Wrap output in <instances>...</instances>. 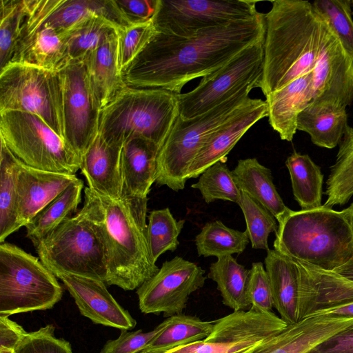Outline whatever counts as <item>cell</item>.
I'll return each mask as SVG.
<instances>
[{
  "instance_id": "c3c4849f",
  "label": "cell",
  "mask_w": 353,
  "mask_h": 353,
  "mask_svg": "<svg viewBox=\"0 0 353 353\" xmlns=\"http://www.w3.org/2000/svg\"><path fill=\"white\" fill-rule=\"evenodd\" d=\"M114 2L128 26L152 21L158 4V0H114Z\"/></svg>"
},
{
  "instance_id": "7bdbcfd3",
  "label": "cell",
  "mask_w": 353,
  "mask_h": 353,
  "mask_svg": "<svg viewBox=\"0 0 353 353\" xmlns=\"http://www.w3.org/2000/svg\"><path fill=\"white\" fill-rule=\"evenodd\" d=\"M112 29L117 28L104 17L95 16L88 20L71 33L68 40L70 61L84 62L103 37Z\"/></svg>"
},
{
  "instance_id": "4fadbf2b",
  "label": "cell",
  "mask_w": 353,
  "mask_h": 353,
  "mask_svg": "<svg viewBox=\"0 0 353 353\" xmlns=\"http://www.w3.org/2000/svg\"><path fill=\"white\" fill-rule=\"evenodd\" d=\"M62 87L63 140L79 157L99 134L101 107L83 62L59 70Z\"/></svg>"
},
{
  "instance_id": "d6986e66",
  "label": "cell",
  "mask_w": 353,
  "mask_h": 353,
  "mask_svg": "<svg viewBox=\"0 0 353 353\" xmlns=\"http://www.w3.org/2000/svg\"><path fill=\"white\" fill-rule=\"evenodd\" d=\"M73 297L81 314L95 324L131 330L137 322L108 292L105 282L89 277L61 274L57 276Z\"/></svg>"
},
{
  "instance_id": "ee69618b",
  "label": "cell",
  "mask_w": 353,
  "mask_h": 353,
  "mask_svg": "<svg viewBox=\"0 0 353 353\" xmlns=\"http://www.w3.org/2000/svg\"><path fill=\"white\" fill-rule=\"evenodd\" d=\"M118 65L121 73L137 58L151 40L156 30L152 21L117 29Z\"/></svg>"
},
{
  "instance_id": "bcb514c9",
  "label": "cell",
  "mask_w": 353,
  "mask_h": 353,
  "mask_svg": "<svg viewBox=\"0 0 353 353\" xmlns=\"http://www.w3.org/2000/svg\"><path fill=\"white\" fill-rule=\"evenodd\" d=\"M247 294L250 307L272 312L274 307L270 279L262 262H254L249 270Z\"/></svg>"
},
{
  "instance_id": "836d02e7",
  "label": "cell",
  "mask_w": 353,
  "mask_h": 353,
  "mask_svg": "<svg viewBox=\"0 0 353 353\" xmlns=\"http://www.w3.org/2000/svg\"><path fill=\"white\" fill-rule=\"evenodd\" d=\"M248 274L249 270L230 255L219 257L211 263L208 277L216 283L223 305L235 312L250 306L247 294Z\"/></svg>"
},
{
  "instance_id": "1f68e13d",
  "label": "cell",
  "mask_w": 353,
  "mask_h": 353,
  "mask_svg": "<svg viewBox=\"0 0 353 353\" xmlns=\"http://www.w3.org/2000/svg\"><path fill=\"white\" fill-rule=\"evenodd\" d=\"M163 327L139 353H163L174 347L206 339L212 332L214 321H203L195 316L176 314L168 317Z\"/></svg>"
},
{
  "instance_id": "8d00e7d4",
  "label": "cell",
  "mask_w": 353,
  "mask_h": 353,
  "mask_svg": "<svg viewBox=\"0 0 353 353\" xmlns=\"http://www.w3.org/2000/svg\"><path fill=\"white\" fill-rule=\"evenodd\" d=\"M249 241L246 231L234 230L221 221H214L203 225L195 238V245L199 256L219 258L241 254Z\"/></svg>"
},
{
  "instance_id": "30bf717a",
  "label": "cell",
  "mask_w": 353,
  "mask_h": 353,
  "mask_svg": "<svg viewBox=\"0 0 353 353\" xmlns=\"http://www.w3.org/2000/svg\"><path fill=\"white\" fill-rule=\"evenodd\" d=\"M39 117L63 139L62 87L59 71L10 62L0 70V112Z\"/></svg>"
},
{
  "instance_id": "e575fe53",
  "label": "cell",
  "mask_w": 353,
  "mask_h": 353,
  "mask_svg": "<svg viewBox=\"0 0 353 353\" xmlns=\"http://www.w3.org/2000/svg\"><path fill=\"white\" fill-rule=\"evenodd\" d=\"M325 207L347 203L353 196V128L347 125L326 181Z\"/></svg>"
},
{
  "instance_id": "52a82bcc",
  "label": "cell",
  "mask_w": 353,
  "mask_h": 353,
  "mask_svg": "<svg viewBox=\"0 0 353 353\" xmlns=\"http://www.w3.org/2000/svg\"><path fill=\"white\" fill-rule=\"evenodd\" d=\"M34 248L40 261L56 276L68 274L105 283V246L83 205Z\"/></svg>"
},
{
  "instance_id": "681fc988",
  "label": "cell",
  "mask_w": 353,
  "mask_h": 353,
  "mask_svg": "<svg viewBox=\"0 0 353 353\" xmlns=\"http://www.w3.org/2000/svg\"><path fill=\"white\" fill-rule=\"evenodd\" d=\"M314 349L320 353H353V325L334 334Z\"/></svg>"
},
{
  "instance_id": "603a6c76",
  "label": "cell",
  "mask_w": 353,
  "mask_h": 353,
  "mask_svg": "<svg viewBox=\"0 0 353 353\" xmlns=\"http://www.w3.org/2000/svg\"><path fill=\"white\" fill-rule=\"evenodd\" d=\"M70 34L61 33L45 25L23 23L10 62H21L59 71L70 62L68 40Z\"/></svg>"
},
{
  "instance_id": "277c9868",
  "label": "cell",
  "mask_w": 353,
  "mask_h": 353,
  "mask_svg": "<svg viewBox=\"0 0 353 353\" xmlns=\"http://www.w3.org/2000/svg\"><path fill=\"white\" fill-rule=\"evenodd\" d=\"M278 223L274 250L286 256L328 271L353 259V226L343 210H290Z\"/></svg>"
},
{
  "instance_id": "5bb4252c",
  "label": "cell",
  "mask_w": 353,
  "mask_h": 353,
  "mask_svg": "<svg viewBox=\"0 0 353 353\" xmlns=\"http://www.w3.org/2000/svg\"><path fill=\"white\" fill-rule=\"evenodd\" d=\"M288 324L272 312L250 307L214 321L204 340L163 353H245L283 330Z\"/></svg>"
},
{
  "instance_id": "f907efd6",
  "label": "cell",
  "mask_w": 353,
  "mask_h": 353,
  "mask_svg": "<svg viewBox=\"0 0 353 353\" xmlns=\"http://www.w3.org/2000/svg\"><path fill=\"white\" fill-rule=\"evenodd\" d=\"M27 333L23 327L8 316H0V349L14 350Z\"/></svg>"
},
{
  "instance_id": "9c48e42d",
  "label": "cell",
  "mask_w": 353,
  "mask_h": 353,
  "mask_svg": "<svg viewBox=\"0 0 353 353\" xmlns=\"http://www.w3.org/2000/svg\"><path fill=\"white\" fill-rule=\"evenodd\" d=\"M0 139L24 164L39 170L75 174L81 159L39 117L29 112H0Z\"/></svg>"
},
{
  "instance_id": "4316f807",
  "label": "cell",
  "mask_w": 353,
  "mask_h": 353,
  "mask_svg": "<svg viewBox=\"0 0 353 353\" xmlns=\"http://www.w3.org/2000/svg\"><path fill=\"white\" fill-rule=\"evenodd\" d=\"M101 108L127 85L118 65L117 29L106 33L83 62Z\"/></svg>"
},
{
  "instance_id": "ac0fdd59",
  "label": "cell",
  "mask_w": 353,
  "mask_h": 353,
  "mask_svg": "<svg viewBox=\"0 0 353 353\" xmlns=\"http://www.w3.org/2000/svg\"><path fill=\"white\" fill-rule=\"evenodd\" d=\"M294 261L299 273V321L353 302L352 281L334 271Z\"/></svg>"
},
{
  "instance_id": "f6af8a7d",
  "label": "cell",
  "mask_w": 353,
  "mask_h": 353,
  "mask_svg": "<svg viewBox=\"0 0 353 353\" xmlns=\"http://www.w3.org/2000/svg\"><path fill=\"white\" fill-rule=\"evenodd\" d=\"M54 327L47 325L28 332L14 349V353H72L70 343L54 335Z\"/></svg>"
},
{
  "instance_id": "8992f818",
  "label": "cell",
  "mask_w": 353,
  "mask_h": 353,
  "mask_svg": "<svg viewBox=\"0 0 353 353\" xmlns=\"http://www.w3.org/2000/svg\"><path fill=\"white\" fill-rule=\"evenodd\" d=\"M252 83L208 112L189 119L177 117L159 149L156 183L178 192L185 188L190 168L210 135L232 117L249 100Z\"/></svg>"
},
{
  "instance_id": "816d5d0a",
  "label": "cell",
  "mask_w": 353,
  "mask_h": 353,
  "mask_svg": "<svg viewBox=\"0 0 353 353\" xmlns=\"http://www.w3.org/2000/svg\"><path fill=\"white\" fill-rule=\"evenodd\" d=\"M317 315H331L334 316L353 318V302L327 310Z\"/></svg>"
},
{
  "instance_id": "b9f144b4",
  "label": "cell",
  "mask_w": 353,
  "mask_h": 353,
  "mask_svg": "<svg viewBox=\"0 0 353 353\" xmlns=\"http://www.w3.org/2000/svg\"><path fill=\"white\" fill-rule=\"evenodd\" d=\"M314 8L353 58V19L351 0H317Z\"/></svg>"
},
{
  "instance_id": "d6a6232c",
  "label": "cell",
  "mask_w": 353,
  "mask_h": 353,
  "mask_svg": "<svg viewBox=\"0 0 353 353\" xmlns=\"http://www.w3.org/2000/svg\"><path fill=\"white\" fill-rule=\"evenodd\" d=\"M294 197L301 210L317 209L323 205V174L307 154L294 151L285 161Z\"/></svg>"
},
{
  "instance_id": "e0dca14e",
  "label": "cell",
  "mask_w": 353,
  "mask_h": 353,
  "mask_svg": "<svg viewBox=\"0 0 353 353\" xmlns=\"http://www.w3.org/2000/svg\"><path fill=\"white\" fill-rule=\"evenodd\" d=\"M312 74L311 102L332 101L345 107L352 103L353 58L330 27Z\"/></svg>"
},
{
  "instance_id": "ba28073f",
  "label": "cell",
  "mask_w": 353,
  "mask_h": 353,
  "mask_svg": "<svg viewBox=\"0 0 353 353\" xmlns=\"http://www.w3.org/2000/svg\"><path fill=\"white\" fill-rule=\"evenodd\" d=\"M56 276L21 248L0 244V316L51 309L62 297Z\"/></svg>"
},
{
  "instance_id": "cb8c5ba5",
  "label": "cell",
  "mask_w": 353,
  "mask_h": 353,
  "mask_svg": "<svg viewBox=\"0 0 353 353\" xmlns=\"http://www.w3.org/2000/svg\"><path fill=\"white\" fill-rule=\"evenodd\" d=\"M122 146L106 143L98 134L81 158L80 170L95 193L119 199L123 194L120 169Z\"/></svg>"
},
{
  "instance_id": "11a10c76",
  "label": "cell",
  "mask_w": 353,
  "mask_h": 353,
  "mask_svg": "<svg viewBox=\"0 0 353 353\" xmlns=\"http://www.w3.org/2000/svg\"><path fill=\"white\" fill-rule=\"evenodd\" d=\"M0 353H14V350L0 349Z\"/></svg>"
},
{
  "instance_id": "4dcf8cb0",
  "label": "cell",
  "mask_w": 353,
  "mask_h": 353,
  "mask_svg": "<svg viewBox=\"0 0 353 353\" xmlns=\"http://www.w3.org/2000/svg\"><path fill=\"white\" fill-rule=\"evenodd\" d=\"M83 188V182L78 178L25 225L26 236L34 247L77 212Z\"/></svg>"
},
{
  "instance_id": "db71d44e",
  "label": "cell",
  "mask_w": 353,
  "mask_h": 353,
  "mask_svg": "<svg viewBox=\"0 0 353 353\" xmlns=\"http://www.w3.org/2000/svg\"><path fill=\"white\" fill-rule=\"evenodd\" d=\"M343 212L346 215L347 218L348 219L352 225L353 226V202L350 204L349 207L343 209Z\"/></svg>"
},
{
  "instance_id": "74e56055",
  "label": "cell",
  "mask_w": 353,
  "mask_h": 353,
  "mask_svg": "<svg viewBox=\"0 0 353 353\" xmlns=\"http://www.w3.org/2000/svg\"><path fill=\"white\" fill-rule=\"evenodd\" d=\"M184 223L183 219L176 221L168 208L150 212L147 226V240L154 263L162 254L176 250L179 245L178 237Z\"/></svg>"
},
{
  "instance_id": "484cf974",
  "label": "cell",
  "mask_w": 353,
  "mask_h": 353,
  "mask_svg": "<svg viewBox=\"0 0 353 353\" xmlns=\"http://www.w3.org/2000/svg\"><path fill=\"white\" fill-rule=\"evenodd\" d=\"M159 149L156 143L141 137H132L123 143L120 158L123 194L148 197L156 181Z\"/></svg>"
},
{
  "instance_id": "44dd1931",
  "label": "cell",
  "mask_w": 353,
  "mask_h": 353,
  "mask_svg": "<svg viewBox=\"0 0 353 353\" xmlns=\"http://www.w3.org/2000/svg\"><path fill=\"white\" fill-rule=\"evenodd\" d=\"M353 325V318L316 315L288 325L279 334L245 353H307Z\"/></svg>"
},
{
  "instance_id": "60d3db41",
  "label": "cell",
  "mask_w": 353,
  "mask_h": 353,
  "mask_svg": "<svg viewBox=\"0 0 353 353\" xmlns=\"http://www.w3.org/2000/svg\"><path fill=\"white\" fill-rule=\"evenodd\" d=\"M238 205L244 215L252 248L268 251L269 235L278 230L276 219L265 207L245 192H241Z\"/></svg>"
},
{
  "instance_id": "ffe728a7",
  "label": "cell",
  "mask_w": 353,
  "mask_h": 353,
  "mask_svg": "<svg viewBox=\"0 0 353 353\" xmlns=\"http://www.w3.org/2000/svg\"><path fill=\"white\" fill-rule=\"evenodd\" d=\"M265 117H268L265 101L250 98L239 112L210 135L193 161L188 179L198 177L219 161L225 163L227 155L243 134Z\"/></svg>"
},
{
  "instance_id": "7a4b0ae2",
  "label": "cell",
  "mask_w": 353,
  "mask_h": 353,
  "mask_svg": "<svg viewBox=\"0 0 353 353\" xmlns=\"http://www.w3.org/2000/svg\"><path fill=\"white\" fill-rule=\"evenodd\" d=\"M148 200L125 194L112 199L84 189L83 206L105 249L108 285L125 291L138 289L159 270L148 244Z\"/></svg>"
},
{
  "instance_id": "7402d4cb",
  "label": "cell",
  "mask_w": 353,
  "mask_h": 353,
  "mask_svg": "<svg viewBox=\"0 0 353 353\" xmlns=\"http://www.w3.org/2000/svg\"><path fill=\"white\" fill-rule=\"evenodd\" d=\"M77 179L75 174L36 169L19 160L16 188L20 226H25L41 209Z\"/></svg>"
},
{
  "instance_id": "7c38bea8",
  "label": "cell",
  "mask_w": 353,
  "mask_h": 353,
  "mask_svg": "<svg viewBox=\"0 0 353 353\" xmlns=\"http://www.w3.org/2000/svg\"><path fill=\"white\" fill-rule=\"evenodd\" d=\"M256 1L158 0L156 32L189 37L201 30L254 17Z\"/></svg>"
},
{
  "instance_id": "3957f363",
  "label": "cell",
  "mask_w": 353,
  "mask_h": 353,
  "mask_svg": "<svg viewBox=\"0 0 353 353\" xmlns=\"http://www.w3.org/2000/svg\"><path fill=\"white\" fill-rule=\"evenodd\" d=\"M262 75L265 97L312 72L329 26L307 1L276 0L265 14Z\"/></svg>"
},
{
  "instance_id": "9f6ffc18",
  "label": "cell",
  "mask_w": 353,
  "mask_h": 353,
  "mask_svg": "<svg viewBox=\"0 0 353 353\" xmlns=\"http://www.w3.org/2000/svg\"><path fill=\"white\" fill-rule=\"evenodd\" d=\"M307 353H320L317 350H316L314 348L311 350L310 351L307 352Z\"/></svg>"
},
{
  "instance_id": "ab89813d",
  "label": "cell",
  "mask_w": 353,
  "mask_h": 353,
  "mask_svg": "<svg viewBox=\"0 0 353 353\" xmlns=\"http://www.w3.org/2000/svg\"><path fill=\"white\" fill-rule=\"evenodd\" d=\"M191 187L199 190L207 203L223 200L239 204L241 196L232 171L221 161L208 168Z\"/></svg>"
},
{
  "instance_id": "83f0119b",
  "label": "cell",
  "mask_w": 353,
  "mask_h": 353,
  "mask_svg": "<svg viewBox=\"0 0 353 353\" xmlns=\"http://www.w3.org/2000/svg\"><path fill=\"white\" fill-rule=\"evenodd\" d=\"M274 307L288 325L299 321V273L294 259L269 249L264 259Z\"/></svg>"
},
{
  "instance_id": "f35d334b",
  "label": "cell",
  "mask_w": 353,
  "mask_h": 353,
  "mask_svg": "<svg viewBox=\"0 0 353 353\" xmlns=\"http://www.w3.org/2000/svg\"><path fill=\"white\" fill-rule=\"evenodd\" d=\"M0 68L10 62L27 14V0H1Z\"/></svg>"
},
{
  "instance_id": "7dc6e473",
  "label": "cell",
  "mask_w": 353,
  "mask_h": 353,
  "mask_svg": "<svg viewBox=\"0 0 353 353\" xmlns=\"http://www.w3.org/2000/svg\"><path fill=\"white\" fill-rule=\"evenodd\" d=\"M163 325L162 322L153 330L148 332H143L141 330L132 332L121 330L119 336L116 339L108 341L100 353H139L159 334Z\"/></svg>"
},
{
  "instance_id": "d590c367",
  "label": "cell",
  "mask_w": 353,
  "mask_h": 353,
  "mask_svg": "<svg viewBox=\"0 0 353 353\" xmlns=\"http://www.w3.org/2000/svg\"><path fill=\"white\" fill-rule=\"evenodd\" d=\"M19 159L1 141L0 149V242L21 226L19 222L16 172Z\"/></svg>"
},
{
  "instance_id": "8fae6325",
  "label": "cell",
  "mask_w": 353,
  "mask_h": 353,
  "mask_svg": "<svg viewBox=\"0 0 353 353\" xmlns=\"http://www.w3.org/2000/svg\"><path fill=\"white\" fill-rule=\"evenodd\" d=\"M264 39L248 46L225 65L203 77L190 92L177 94L179 116L183 119L195 117L248 84L257 85L263 72Z\"/></svg>"
},
{
  "instance_id": "f546056e",
  "label": "cell",
  "mask_w": 353,
  "mask_h": 353,
  "mask_svg": "<svg viewBox=\"0 0 353 353\" xmlns=\"http://www.w3.org/2000/svg\"><path fill=\"white\" fill-rule=\"evenodd\" d=\"M232 172L241 192L265 207L277 222L290 210L276 190L271 170L261 164L256 158L239 160Z\"/></svg>"
},
{
  "instance_id": "9a60e30c",
  "label": "cell",
  "mask_w": 353,
  "mask_h": 353,
  "mask_svg": "<svg viewBox=\"0 0 353 353\" xmlns=\"http://www.w3.org/2000/svg\"><path fill=\"white\" fill-rule=\"evenodd\" d=\"M205 270L176 256L165 261L158 272L137 290L139 306L144 314H182L190 295L205 283Z\"/></svg>"
},
{
  "instance_id": "d4e9b609",
  "label": "cell",
  "mask_w": 353,
  "mask_h": 353,
  "mask_svg": "<svg viewBox=\"0 0 353 353\" xmlns=\"http://www.w3.org/2000/svg\"><path fill=\"white\" fill-rule=\"evenodd\" d=\"M312 79L310 72L265 97L269 123L282 140L293 139L298 117L312 101Z\"/></svg>"
},
{
  "instance_id": "f1b7e54d",
  "label": "cell",
  "mask_w": 353,
  "mask_h": 353,
  "mask_svg": "<svg viewBox=\"0 0 353 353\" xmlns=\"http://www.w3.org/2000/svg\"><path fill=\"white\" fill-rule=\"evenodd\" d=\"M347 125L346 107L332 101L310 102L297 120V130L307 133L314 145L329 149L339 144Z\"/></svg>"
},
{
  "instance_id": "6da1fadb",
  "label": "cell",
  "mask_w": 353,
  "mask_h": 353,
  "mask_svg": "<svg viewBox=\"0 0 353 353\" xmlns=\"http://www.w3.org/2000/svg\"><path fill=\"white\" fill-rule=\"evenodd\" d=\"M265 14L199 31L189 37L156 32L122 72L131 87L162 88L181 94L190 81L225 65L248 46L263 39Z\"/></svg>"
},
{
  "instance_id": "f5cc1de1",
  "label": "cell",
  "mask_w": 353,
  "mask_h": 353,
  "mask_svg": "<svg viewBox=\"0 0 353 353\" xmlns=\"http://www.w3.org/2000/svg\"><path fill=\"white\" fill-rule=\"evenodd\" d=\"M334 272L353 281V259L337 268Z\"/></svg>"
},
{
  "instance_id": "5b68a950",
  "label": "cell",
  "mask_w": 353,
  "mask_h": 353,
  "mask_svg": "<svg viewBox=\"0 0 353 353\" xmlns=\"http://www.w3.org/2000/svg\"><path fill=\"white\" fill-rule=\"evenodd\" d=\"M177 94L125 85L102 108L99 134L111 145L123 146L129 139L141 137L161 148L179 117Z\"/></svg>"
},
{
  "instance_id": "6f0895ef",
  "label": "cell",
  "mask_w": 353,
  "mask_h": 353,
  "mask_svg": "<svg viewBox=\"0 0 353 353\" xmlns=\"http://www.w3.org/2000/svg\"><path fill=\"white\" fill-rule=\"evenodd\" d=\"M351 1H352V7L353 8V0H351ZM352 14H353V10H352Z\"/></svg>"
},
{
  "instance_id": "2e32d148",
  "label": "cell",
  "mask_w": 353,
  "mask_h": 353,
  "mask_svg": "<svg viewBox=\"0 0 353 353\" xmlns=\"http://www.w3.org/2000/svg\"><path fill=\"white\" fill-rule=\"evenodd\" d=\"M27 6L25 24L45 25L61 33L71 34L95 16L117 29L128 26L114 0H27Z\"/></svg>"
}]
</instances>
